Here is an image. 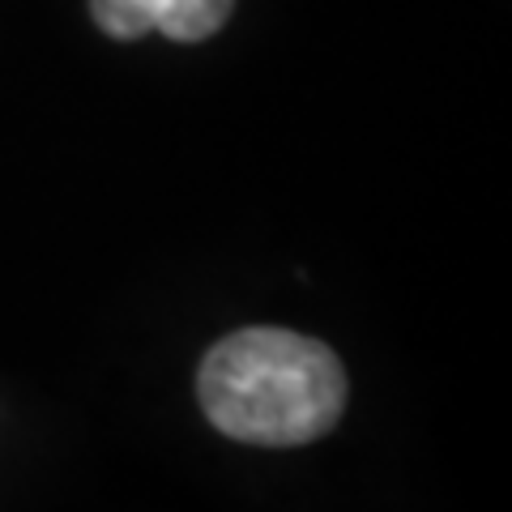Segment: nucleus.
Listing matches in <instances>:
<instances>
[{
	"label": "nucleus",
	"mask_w": 512,
	"mask_h": 512,
	"mask_svg": "<svg viewBox=\"0 0 512 512\" xmlns=\"http://www.w3.org/2000/svg\"><path fill=\"white\" fill-rule=\"evenodd\" d=\"M197 397L222 436L291 448L320 440L342 419L346 372L325 342L256 325L222 338L205 355Z\"/></svg>",
	"instance_id": "obj_1"
},
{
	"label": "nucleus",
	"mask_w": 512,
	"mask_h": 512,
	"mask_svg": "<svg viewBox=\"0 0 512 512\" xmlns=\"http://www.w3.org/2000/svg\"><path fill=\"white\" fill-rule=\"evenodd\" d=\"M235 0H90V13L111 39H141L158 30L175 43L210 39L231 18Z\"/></svg>",
	"instance_id": "obj_2"
}]
</instances>
